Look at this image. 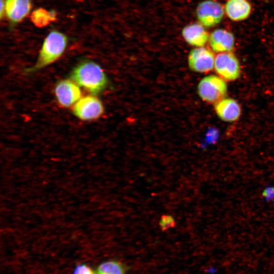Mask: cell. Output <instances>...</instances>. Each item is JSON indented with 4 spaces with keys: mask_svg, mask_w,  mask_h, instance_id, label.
I'll use <instances>...</instances> for the list:
<instances>
[{
    "mask_svg": "<svg viewBox=\"0 0 274 274\" xmlns=\"http://www.w3.org/2000/svg\"><path fill=\"white\" fill-rule=\"evenodd\" d=\"M159 225L161 230L164 231L169 228L175 227L176 221L175 218L170 215H163L161 217Z\"/></svg>",
    "mask_w": 274,
    "mask_h": 274,
    "instance_id": "obj_16",
    "label": "cell"
},
{
    "mask_svg": "<svg viewBox=\"0 0 274 274\" xmlns=\"http://www.w3.org/2000/svg\"><path fill=\"white\" fill-rule=\"evenodd\" d=\"M95 274H125V268L118 261L110 260L101 263L97 267Z\"/></svg>",
    "mask_w": 274,
    "mask_h": 274,
    "instance_id": "obj_15",
    "label": "cell"
},
{
    "mask_svg": "<svg viewBox=\"0 0 274 274\" xmlns=\"http://www.w3.org/2000/svg\"><path fill=\"white\" fill-rule=\"evenodd\" d=\"M226 16L233 21H240L250 16L252 6L248 0H227L224 7Z\"/></svg>",
    "mask_w": 274,
    "mask_h": 274,
    "instance_id": "obj_12",
    "label": "cell"
},
{
    "mask_svg": "<svg viewBox=\"0 0 274 274\" xmlns=\"http://www.w3.org/2000/svg\"><path fill=\"white\" fill-rule=\"evenodd\" d=\"M5 8L8 19L13 23H17L29 13L31 3L30 0H6Z\"/></svg>",
    "mask_w": 274,
    "mask_h": 274,
    "instance_id": "obj_13",
    "label": "cell"
},
{
    "mask_svg": "<svg viewBox=\"0 0 274 274\" xmlns=\"http://www.w3.org/2000/svg\"><path fill=\"white\" fill-rule=\"evenodd\" d=\"M54 94L59 104L64 108L73 106L82 97L80 86L72 79H68L57 83Z\"/></svg>",
    "mask_w": 274,
    "mask_h": 274,
    "instance_id": "obj_7",
    "label": "cell"
},
{
    "mask_svg": "<svg viewBox=\"0 0 274 274\" xmlns=\"http://www.w3.org/2000/svg\"><path fill=\"white\" fill-rule=\"evenodd\" d=\"M56 19V13L53 10L47 11L43 8L34 10L31 15L30 20L38 27H43Z\"/></svg>",
    "mask_w": 274,
    "mask_h": 274,
    "instance_id": "obj_14",
    "label": "cell"
},
{
    "mask_svg": "<svg viewBox=\"0 0 274 274\" xmlns=\"http://www.w3.org/2000/svg\"><path fill=\"white\" fill-rule=\"evenodd\" d=\"M199 97L204 101L215 104L225 98L227 86L224 80L214 75L203 78L197 86Z\"/></svg>",
    "mask_w": 274,
    "mask_h": 274,
    "instance_id": "obj_3",
    "label": "cell"
},
{
    "mask_svg": "<svg viewBox=\"0 0 274 274\" xmlns=\"http://www.w3.org/2000/svg\"><path fill=\"white\" fill-rule=\"evenodd\" d=\"M73 274H95V272L85 264L77 265L73 271Z\"/></svg>",
    "mask_w": 274,
    "mask_h": 274,
    "instance_id": "obj_17",
    "label": "cell"
},
{
    "mask_svg": "<svg viewBox=\"0 0 274 274\" xmlns=\"http://www.w3.org/2000/svg\"><path fill=\"white\" fill-rule=\"evenodd\" d=\"M215 110L218 116L226 122L235 121L241 114L240 105L231 98H224L215 104Z\"/></svg>",
    "mask_w": 274,
    "mask_h": 274,
    "instance_id": "obj_11",
    "label": "cell"
},
{
    "mask_svg": "<svg viewBox=\"0 0 274 274\" xmlns=\"http://www.w3.org/2000/svg\"><path fill=\"white\" fill-rule=\"evenodd\" d=\"M182 35L186 42L190 45L201 47L209 40L210 35L200 23H193L186 25Z\"/></svg>",
    "mask_w": 274,
    "mask_h": 274,
    "instance_id": "obj_10",
    "label": "cell"
},
{
    "mask_svg": "<svg viewBox=\"0 0 274 274\" xmlns=\"http://www.w3.org/2000/svg\"><path fill=\"white\" fill-rule=\"evenodd\" d=\"M0 6V18H2L5 10V2L3 0H1Z\"/></svg>",
    "mask_w": 274,
    "mask_h": 274,
    "instance_id": "obj_19",
    "label": "cell"
},
{
    "mask_svg": "<svg viewBox=\"0 0 274 274\" xmlns=\"http://www.w3.org/2000/svg\"><path fill=\"white\" fill-rule=\"evenodd\" d=\"M262 196L266 201L274 200V186L266 187L263 191Z\"/></svg>",
    "mask_w": 274,
    "mask_h": 274,
    "instance_id": "obj_18",
    "label": "cell"
},
{
    "mask_svg": "<svg viewBox=\"0 0 274 274\" xmlns=\"http://www.w3.org/2000/svg\"><path fill=\"white\" fill-rule=\"evenodd\" d=\"M213 52L206 47H197L191 50L188 57L190 68L195 72L206 73L211 71L215 63Z\"/></svg>",
    "mask_w": 274,
    "mask_h": 274,
    "instance_id": "obj_8",
    "label": "cell"
},
{
    "mask_svg": "<svg viewBox=\"0 0 274 274\" xmlns=\"http://www.w3.org/2000/svg\"><path fill=\"white\" fill-rule=\"evenodd\" d=\"M73 113L81 120L91 121L101 116L104 113V107L98 98L90 94L80 98L73 106Z\"/></svg>",
    "mask_w": 274,
    "mask_h": 274,
    "instance_id": "obj_4",
    "label": "cell"
},
{
    "mask_svg": "<svg viewBox=\"0 0 274 274\" xmlns=\"http://www.w3.org/2000/svg\"><path fill=\"white\" fill-rule=\"evenodd\" d=\"M223 5L216 0H205L200 3L196 10V15L203 26L213 27L219 23L224 16Z\"/></svg>",
    "mask_w": 274,
    "mask_h": 274,
    "instance_id": "obj_6",
    "label": "cell"
},
{
    "mask_svg": "<svg viewBox=\"0 0 274 274\" xmlns=\"http://www.w3.org/2000/svg\"><path fill=\"white\" fill-rule=\"evenodd\" d=\"M70 78L80 87L95 95L102 91L108 84L103 69L91 60H84L78 63L72 70Z\"/></svg>",
    "mask_w": 274,
    "mask_h": 274,
    "instance_id": "obj_1",
    "label": "cell"
},
{
    "mask_svg": "<svg viewBox=\"0 0 274 274\" xmlns=\"http://www.w3.org/2000/svg\"><path fill=\"white\" fill-rule=\"evenodd\" d=\"M214 68L218 76L225 81H234L241 74L239 60L231 52L218 54L215 57Z\"/></svg>",
    "mask_w": 274,
    "mask_h": 274,
    "instance_id": "obj_5",
    "label": "cell"
},
{
    "mask_svg": "<svg viewBox=\"0 0 274 274\" xmlns=\"http://www.w3.org/2000/svg\"><path fill=\"white\" fill-rule=\"evenodd\" d=\"M68 43L65 35L52 30L45 38L36 63L25 70L27 74L34 73L57 61L64 52Z\"/></svg>",
    "mask_w": 274,
    "mask_h": 274,
    "instance_id": "obj_2",
    "label": "cell"
},
{
    "mask_svg": "<svg viewBox=\"0 0 274 274\" xmlns=\"http://www.w3.org/2000/svg\"><path fill=\"white\" fill-rule=\"evenodd\" d=\"M208 41L212 50L217 53L231 52L234 47L233 34L223 28L214 30L210 35Z\"/></svg>",
    "mask_w": 274,
    "mask_h": 274,
    "instance_id": "obj_9",
    "label": "cell"
}]
</instances>
